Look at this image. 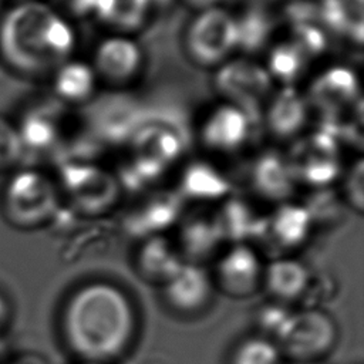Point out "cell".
Segmentation results:
<instances>
[{"label":"cell","mask_w":364,"mask_h":364,"mask_svg":"<svg viewBox=\"0 0 364 364\" xmlns=\"http://www.w3.org/2000/svg\"><path fill=\"white\" fill-rule=\"evenodd\" d=\"M60 9L74 17H84L94 13L97 0H54Z\"/></svg>","instance_id":"obj_35"},{"label":"cell","mask_w":364,"mask_h":364,"mask_svg":"<svg viewBox=\"0 0 364 364\" xmlns=\"http://www.w3.org/2000/svg\"><path fill=\"white\" fill-rule=\"evenodd\" d=\"M18 136L21 139L23 148H28L33 151H44L54 145L58 129L55 122L43 112L33 111L28 112L17 129Z\"/></svg>","instance_id":"obj_28"},{"label":"cell","mask_w":364,"mask_h":364,"mask_svg":"<svg viewBox=\"0 0 364 364\" xmlns=\"http://www.w3.org/2000/svg\"><path fill=\"white\" fill-rule=\"evenodd\" d=\"M311 276L309 267L301 260L290 256H280L264 264L262 287L273 301L287 304L303 299Z\"/></svg>","instance_id":"obj_17"},{"label":"cell","mask_w":364,"mask_h":364,"mask_svg":"<svg viewBox=\"0 0 364 364\" xmlns=\"http://www.w3.org/2000/svg\"><path fill=\"white\" fill-rule=\"evenodd\" d=\"M357 74L344 65H333L321 71L310 84L306 101L320 114L333 119L360 100Z\"/></svg>","instance_id":"obj_11"},{"label":"cell","mask_w":364,"mask_h":364,"mask_svg":"<svg viewBox=\"0 0 364 364\" xmlns=\"http://www.w3.org/2000/svg\"><path fill=\"white\" fill-rule=\"evenodd\" d=\"M162 286L166 304L181 313H196L210 300L213 291L212 276L199 263L185 262Z\"/></svg>","instance_id":"obj_14"},{"label":"cell","mask_w":364,"mask_h":364,"mask_svg":"<svg viewBox=\"0 0 364 364\" xmlns=\"http://www.w3.org/2000/svg\"><path fill=\"white\" fill-rule=\"evenodd\" d=\"M185 47L196 64L219 67L237 48L235 16L220 6L198 11L188 26Z\"/></svg>","instance_id":"obj_7"},{"label":"cell","mask_w":364,"mask_h":364,"mask_svg":"<svg viewBox=\"0 0 364 364\" xmlns=\"http://www.w3.org/2000/svg\"><path fill=\"white\" fill-rule=\"evenodd\" d=\"M149 7V0H97L94 14L102 24L121 33H129L144 24Z\"/></svg>","instance_id":"obj_24"},{"label":"cell","mask_w":364,"mask_h":364,"mask_svg":"<svg viewBox=\"0 0 364 364\" xmlns=\"http://www.w3.org/2000/svg\"><path fill=\"white\" fill-rule=\"evenodd\" d=\"M142 53L135 41L114 36L101 41L94 53V71L111 82H127L136 75Z\"/></svg>","instance_id":"obj_16"},{"label":"cell","mask_w":364,"mask_h":364,"mask_svg":"<svg viewBox=\"0 0 364 364\" xmlns=\"http://www.w3.org/2000/svg\"><path fill=\"white\" fill-rule=\"evenodd\" d=\"M293 364H316V363H293Z\"/></svg>","instance_id":"obj_42"},{"label":"cell","mask_w":364,"mask_h":364,"mask_svg":"<svg viewBox=\"0 0 364 364\" xmlns=\"http://www.w3.org/2000/svg\"><path fill=\"white\" fill-rule=\"evenodd\" d=\"M284 156L296 185L323 188L340 175V145L326 129L297 136Z\"/></svg>","instance_id":"obj_5"},{"label":"cell","mask_w":364,"mask_h":364,"mask_svg":"<svg viewBox=\"0 0 364 364\" xmlns=\"http://www.w3.org/2000/svg\"><path fill=\"white\" fill-rule=\"evenodd\" d=\"M340 1L346 20V37L360 46L363 43L364 33V0Z\"/></svg>","instance_id":"obj_33"},{"label":"cell","mask_w":364,"mask_h":364,"mask_svg":"<svg viewBox=\"0 0 364 364\" xmlns=\"http://www.w3.org/2000/svg\"><path fill=\"white\" fill-rule=\"evenodd\" d=\"M189 7H192L196 11H203L212 7H218L220 0H183Z\"/></svg>","instance_id":"obj_38"},{"label":"cell","mask_w":364,"mask_h":364,"mask_svg":"<svg viewBox=\"0 0 364 364\" xmlns=\"http://www.w3.org/2000/svg\"><path fill=\"white\" fill-rule=\"evenodd\" d=\"M222 242L212 215H192L182 222L175 245L185 262L198 263L210 256Z\"/></svg>","instance_id":"obj_22"},{"label":"cell","mask_w":364,"mask_h":364,"mask_svg":"<svg viewBox=\"0 0 364 364\" xmlns=\"http://www.w3.org/2000/svg\"><path fill=\"white\" fill-rule=\"evenodd\" d=\"M267 129L277 138L297 136L307 119L306 97L294 85H282L264 105Z\"/></svg>","instance_id":"obj_19"},{"label":"cell","mask_w":364,"mask_h":364,"mask_svg":"<svg viewBox=\"0 0 364 364\" xmlns=\"http://www.w3.org/2000/svg\"><path fill=\"white\" fill-rule=\"evenodd\" d=\"M80 364H102V363H87V361H81Z\"/></svg>","instance_id":"obj_41"},{"label":"cell","mask_w":364,"mask_h":364,"mask_svg":"<svg viewBox=\"0 0 364 364\" xmlns=\"http://www.w3.org/2000/svg\"><path fill=\"white\" fill-rule=\"evenodd\" d=\"M151 1V6L152 4H164V3H168L169 0H149Z\"/></svg>","instance_id":"obj_40"},{"label":"cell","mask_w":364,"mask_h":364,"mask_svg":"<svg viewBox=\"0 0 364 364\" xmlns=\"http://www.w3.org/2000/svg\"><path fill=\"white\" fill-rule=\"evenodd\" d=\"M97 74L94 68L82 61H65L54 74V91L68 102H82L95 90Z\"/></svg>","instance_id":"obj_25"},{"label":"cell","mask_w":364,"mask_h":364,"mask_svg":"<svg viewBox=\"0 0 364 364\" xmlns=\"http://www.w3.org/2000/svg\"><path fill=\"white\" fill-rule=\"evenodd\" d=\"M306 63L304 55L287 40L272 47L264 68L272 80H277L282 85H294L293 82L304 71Z\"/></svg>","instance_id":"obj_27"},{"label":"cell","mask_w":364,"mask_h":364,"mask_svg":"<svg viewBox=\"0 0 364 364\" xmlns=\"http://www.w3.org/2000/svg\"><path fill=\"white\" fill-rule=\"evenodd\" d=\"M215 88L249 118L260 112L272 95L273 80L263 65L249 58H229L218 67Z\"/></svg>","instance_id":"obj_9"},{"label":"cell","mask_w":364,"mask_h":364,"mask_svg":"<svg viewBox=\"0 0 364 364\" xmlns=\"http://www.w3.org/2000/svg\"><path fill=\"white\" fill-rule=\"evenodd\" d=\"M289 41L304 55L306 60L320 55L327 47V34L313 21L290 24Z\"/></svg>","instance_id":"obj_30"},{"label":"cell","mask_w":364,"mask_h":364,"mask_svg":"<svg viewBox=\"0 0 364 364\" xmlns=\"http://www.w3.org/2000/svg\"><path fill=\"white\" fill-rule=\"evenodd\" d=\"M249 128L250 118L242 109L223 104L206 117L200 129V138L212 151L232 152L245 144Z\"/></svg>","instance_id":"obj_15"},{"label":"cell","mask_w":364,"mask_h":364,"mask_svg":"<svg viewBox=\"0 0 364 364\" xmlns=\"http://www.w3.org/2000/svg\"><path fill=\"white\" fill-rule=\"evenodd\" d=\"M75 36L67 20L41 1H23L0 21V53L16 70L43 74L67 61Z\"/></svg>","instance_id":"obj_2"},{"label":"cell","mask_w":364,"mask_h":364,"mask_svg":"<svg viewBox=\"0 0 364 364\" xmlns=\"http://www.w3.org/2000/svg\"><path fill=\"white\" fill-rule=\"evenodd\" d=\"M23 149L17 128L0 118V166H9L17 162Z\"/></svg>","instance_id":"obj_32"},{"label":"cell","mask_w":364,"mask_h":364,"mask_svg":"<svg viewBox=\"0 0 364 364\" xmlns=\"http://www.w3.org/2000/svg\"><path fill=\"white\" fill-rule=\"evenodd\" d=\"M182 198L176 191H152L141 196L125 212V229L138 237L161 235L181 216Z\"/></svg>","instance_id":"obj_12"},{"label":"cell","mask_w":364,"mask_h":364,"mask_svg":"<svg viewBox=\"0 0 364 364\" xmlns=\"http://www.w3.org/2000/svg\"><path fill=\"white\" fill-rule=\"evenodd\" d=\"M10 364H48L47 360L36 353H26L16 357Z\"/></svg>","instance_id":"obj_37"},{"label":"cell","mask_w":364,"mask_h":364,"mask_svg":"<svg viewBox=\"0 0 364 364\" xmlns=\"http://www.w3.org/2000/svg\"><path fill=\"white\" fill-rule=\"evenodd\" d=\"M338 328L323 307H303L290 311L273 341L282 357L293 363H316L336 346Z\"/></svg>","instance_id":"obj_3"},{"label":"cell","mask_w":364,"mask_h":364,"mask_svg":"<svg viewBox=\"0 0 364 364\" xmlns=\"http://www.w3.org/2000/svg\"><path fill=\"white\" fill-rule=\"evenodd\" d=\"M212 216L222 240L236 245L246 243L247 239L255 237L259 216L245 200L239 198H225Z\"/></svg>","instance_id":"obj_23"},{"label":"cell","mask_w":364,"mask_h":364,"mask_svg":"<svg viewBox=\"0 0 364 364\" xmlns=\"http://www.w3.org/2000/svg\"><path fill=\"white\" fill-rule=\"evenodd\" d=\"M282 354L272 338L253 336L242 340L233 350L230 364H280Z\"/></svg>","instance_id":"obj_29"},{"label":"cell","mask_w":364,"mask_h":364,"mask_svg":"<svg viewBox=\"0 0 364 364\" xmlns=\"http://www.w3.org/2000/svg\"><path fill=\"white\" fill-rule=\"evenodd\" d=\"M263 267L259 253L252 246L236 243L219 256L212 280L223 293L245 299L262 287Z\"/></svg>","instance_id":"obj_10"},{"label":"cell","mask_w":364,"mask_h":364,"mask_svg":"<svg viewBox=\"0 0 364 364\" xmlns=\"http://www.w3.org/2000/svg\"><path fill=\"white\" fill-rule=\"evenodd\" d=\"M185 263L176 245L162 235L144 239L136 253V269L145 279L164 284Z\"/></svg>","instance_id":"obj_21"},{"label":"cell","mask_w":364,"mask_h":364,"mask_svg":"<svg viewBox=\"0 0 364 364\" xmlns=\"http://www.w3.org/2000/svg\"><path fill=\"white\" fill-rule=\"evenodd\" d=\"M131 156L125 166V179L121 186L142 188L156 181L181 155L179 135L162 124L141 127L131 138Z\"/></svg>","instance_id":"obj_4"},{"label":"cell","mask_w":364,"mask_h":364,"mask_svg":"<svg viewBox=\"0 0 364 364\" xmlns=\"http://www.w3.org/2000/svg\"><path fill=\"white\" fill-rule=\"evenodd\" d=\"M249 179L259 196L277 203L287 202L296 188L286 156L277 151L260 154L250 166Z\"/></svg>","instance_id":"obj_18"},{"label":"cell","mask_w":364,"mask_h":364,"mask_svg":"<svg viewBox=\"0 0 364 364\" xmlns=\"http://www.w3.org/2000/svg\"><path fill=\"white\" fill-rule=\"evenodd\" d=\"M4 210L9 220L33 228L50 219L57 209V191L51 179L33 169L14 173L4 189Z\"/></svg>","instance_id":"obj_6"},{"label":"cell","mask_w":364,"mask_h":364,"mask_svg":"<svg viewBox=\"0 0 364 364\" xmlns=\"http://www.w3.org/2000/svg\"><path fill=\"white\" fill-rule=\"evenodd\" d=\"M10 304L9 300L0 293V336L6 331L9 323H10Z\"/></svg>","instance_id":"obj_36"},{"label":"cell","mask_w":364,"mask_h":364,"mask_svg":"<svg viewBox=\"0 0 364 364\" xmlns=\"http://www.w3.org/2000/svg\"><path fill=\"white\" fill-rule=\"evenodd\" d=\"M60 179L74 208L88 216L108 212L122 192L115 173L92 164L68 162L61 166Z\"/></svg>","instance_id":"obj_8"},{"label":"cell","mask_w":364,"mask_h":364,"mask_svg":"<svg viewBox=\"0 0 364 364\" xmlns=\"http://www.w3.org/2000/svg\"><path fill=\"white\" fill-rule=\"evenodd\" d=\"M61 331L65 344L81 361L109 364L128 350L135 337L134 304L114 283H85L65 301Z\"/></svg>","instance_id":"obj_1"},{"label":"cell","mask_w":364,"mask_h":364,"mask_svg":"<svg viewBox=\"0 0 364 364\" xmlns=\"http://www.w3.org/2000/svg\"><path fill=\"white\" fill-rule=\"evenodd\" d=\"M290 311L291 310H287L286 304L279 301H272L260 307L257 313V324L264 333V337L273 340V337L276 336V333L279 331Z\"/></svg>","instance_id":"obj_34"},{"label":"cell","mask_w":364,"mask_h":364,"mask_svg":"<svg viewBox=\"0 0 364 364\" xmlns=\"http://www.w3.org/2000/svg\"><path fill=\"white\" fill-rule=\"evenodd\" d=\"M344 196L351 208L364 210V162L357 159L344 176Z\"/></svg>","instance_id":"obj_31"},{"label":"cell","mask_w":364,"mask_h":364,"mask_svg":"<svg viewBox=\"0 0 364 364\" xmlns=\"http://www.w3.org/2000/svg\"><path fill=\"white\" fill-rule=\"evenodd\" d=\"M237 48L245 53L260 51L273 33V18L266 7L249 4L239 16H235Z\"/></svg>","instance_id":"obj_26"},{"label":"cell","mask_w":364,"mask_h":364,"mask_svg":"<svg viewBox=\"0 0 364 364\" xmlns=\"http://www.w3.org/2000/svg\"><path fill=\"white\" fill-rule=\"evenodd\" d=\"M230 192L228 178L213 165L203 161L188 164L179 178L176 193L183 199L209 202L225 199Z\"/></svg>","instance_id":"obj_20"},{"label":"cell","mask_w":364,"mask_h":364,"mask_svg":"<svg viewBox=\"0 0 364 364\" xmlns=\"http://www.w3.org/2000/svg\"><path fill=\"white\" fill-rule=\"evenodd\" d=\"M273 1H276V0H249V3L252 6H259V7H267Z\"/></svg>","instance_id":"obj_39"},{"label":"cell","mask_w":364,"mask_h":364,"mask_svg":"<svg viewBox=\"0 0 364 364\" xmlns=\"http://www.w3.org/2000/svg\"><path fill=\"white\" fill-rule=\"evenodd\" d=\"M313 218L306 206L291 202H282L267 215L259 216L255 237L266 243L290 250L300 246L309 237Z\"/></svg>","instance_id":"obj_13"}]
</instances>
